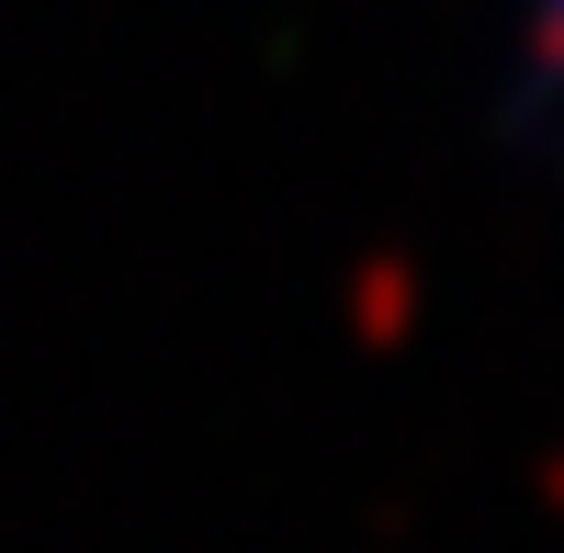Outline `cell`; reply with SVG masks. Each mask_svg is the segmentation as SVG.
I'll list each match as a JSON object with an SVG mask.
<instances>
[{
	"label": "cell",
	"mask_w": 564,
	"mask_h": 553,
	"mask_svg": "<svg viewBox=\"0 0 564 553\" xmlns=\"http://www.w3.org/2000/svg\"><path fill=\"white\" fill-rule=\"evenodd\" d=\"M497 79L520 135H564V0H497Z\"/></svg>",
	"instance_id": "1"
}]
</instances>
